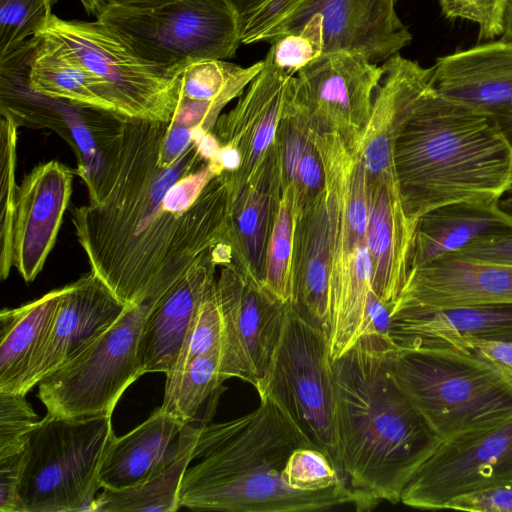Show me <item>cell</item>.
<instances>
[{
    "label": "cell",
    "mask_w": 512,
    "mask_h": 512,
    "mask_svg": "<svg viewBox=\"0 0 512 512\" xmlns=\"http://www.w3.org/2000/svg\"><path fill=\"white\" fill-rule=\"evenodd\" d=\"M270 44L266 58L276 68L296 75L324 53L321 17H312L300 30L278 36Z\"/></svg>",
    "instance_id": "38"
},
{
    "label": "cell",
    "mask_w": 512,
    "mask_h": 512,
    "mask_svg": "<svg viewBox=\"0 0 512 512\" xmlns=\"http://www.w3.org/2000/svg\"><path fill=\"white\" fill-rule=\"evenodd\" d=\"M73 171L51 160L35 166L17 187L12 265L26 282L42 270L72 193Z\"/></svg>",
    "instance_id": "17"
},
{
    "label": "cell",
    "mask_w": 512,
    "mask_h": 512,
    "mask_svg": "<svg viewBox=\"0 0 512 512\" xmlns=\"http://www.w3.org/2000/svg\"><path fill=\"white\" fill-rule=\"evenodd\" d=\"M439 94L495 121L512 99V40L504 38L440 57L431 67Z\"/></svg>",
    "instance_id": "20"
},
{
    "label": "cell",
    "mask_w": 512,
    "mask_h": 512,
    "mask_svg": "<svg viewBox=\"0 0 512 512\" xmlns=\"http://www.w3.org/2000/svg\"><path fill=\"white\" fill-rule=\"evenodd\" d=\"M37 421L25 394L0 392V457L23 452L28 433Z\"/></svg>",
    "instance_id": "40"
},
{
    "label": "cell",
    "mask_w": 512,
    "mask_h": 512,
    "mask_svg": "<svg viewBox=\"0 0 512 512\" xmlns=\"http://www.w3.org/2000/svg\"><path fill=\"white\" fill-rule=\"evenodd\" d=\"M504 36V38L512 40V0H510L507 11Z\"/></svg>",
    "instance_id": "49"
},
{
    "label": "cell",
    "mask_w": 512,
    "mask_h": 512,
    "mask_svg": "<svg viewBox=\"0 0 512 512\" xmlns=\"http://www.w3.org/2000/svg\"><path fill=\"white\" fill-rule=\"evenodd\" d=\"M169 123L124 118L80 175L89 202L72 210L77 240L91 271L126 305L164 295L198 260L229 244L221 170L196 138L163 162Z\"/></svg>",
    "instance_id": "1"
},
{
    "label": "cell",
    "mask_w": 512,
    "mask_h": 512,
    "mask_svg": "<svg viewBox=\"0 0 512 512\" xmlns=\"http://www.w3.org/2000/svg\"><path fill=\"white\" fill-rule=\"evenodd\" d=\"M300 211L292 190L282 187L267 244L263 286L284 303L294 299L295 231Z\"/></svg>",
    "instance_id": "34"
},
{
    "label": "cell",
    "mask_w": 512,
    "mask_h": 512,
    "mask_svg": "<svg viewBox=\"0 0 512 512\" xmlns=\"http://www.w3.org/2000/svg\"><path fill=\"white\" fill-rule=\"evenodd\" d=\"M389 353L357 341L332 362L341 471L356 493L397 504L441 441L393 379Z\"/></svg>",
    "instance_id": "4"
},
{
    "label": "cell",
    "mask_w": 512,
    "mask_h": 512,
    "mask_svg": "<svg viewBox=\"0 0 512 512\" xmlns=\"http://www.w3.org/2000/svg\"><path fill=\"white\" fill-rule=\"evenodd\" d=\"M507 234H512V219L496 203L438 207L416 223L410 270L454 253L476 239Z\"/></svg>",
    "instance_id": "28"
},
{
    "label": "cell",
    "mask_w": 512,
    "mask_h": 512,
    "mask_svg": "<svg viewBox=\"0 0 512 512\" xmlns=\"http://www.w3.org/2000/svg\"><path fill=\"white\" fill-rule=\"evenodd\" d=\"M42 33L61 42L101 81L115 114L129 119L172 120L186 65L171 68L146 59L125 36L100 19L65 20L53 14Z\"/></svg>",
    "instance_id": "8"
},
{
    "label": "cell",
    "mask_w": 512,
    "mask_h": 512,
    "mask_svg": "<svg viewBox=\"0 0 512 512\" xmlns=\"http://www.w3.org/2000/svg\"><path fill=\"white\" fill-rule=\"evenodd\" d=\"M64 288L0 313V392L27 394L31 371L45 346Z\"/></svg>",
    "instance_id": "29"
},
{
    "label": "cell",
    "mask_w": 512,
    "mask_h": 512,
    "mask_svg": "<svg viewBox=\"0 0 512 512\" xmlns=\"http://www.w3.org/2000/svg\"><path fill=\"white\" fill-rule=\"evenodd\" d=\"M301 447H315L271 398L241 417L201 427L192 461L183 476L179 507L227 512H312L351 505L357 511L377 504L348 483L303 492L290 488L283 470Z\"/></svg>",
    "instance_id": "2"
},
{
    "label": "cell",
    "mask_w": 512,
    "mask_h": 512,
    "mask_svg": "<svg viewBox=\"0 0 512 512\" xmlns=\"http://www.w3.org/2000/svg\"><path fill=\"white\" fill-rule=\"evenodd\" d=\"M383 75V66L361 53L322 54L293 76L292 105L310 124L338 134L350 149L360 151Z\"/></svg>",
    "instance_id": "14"
},
{
    "label": "cell",
    "mask_w": 512,
    "mask_h": 512,
    "mask_svg": "<svg viewBox=\"0 0 512 512\" xmlns=\"http://www.w3.org/2000/svg\"><path fill=\"white\" fill-rule=\"evenodd\" d=\"M63 288L47 342L31 371L29 389L83 352L128 306L92 271Z\"/></svg>",
    "instance_id": "19"
},
{
    "label": "cell",
    "mask_w": 512,
    "mask_h": 512,
    "mask_svg": "<svg viewBox=\"0 0 512 512\" xmlns=\"http://www.w3.org/2000/svg\"><path fill=\"white\" fill-rule=\"evenodd\" d=\"M216 294L223 327L220 376L255 387L278 344L290 302L276 299L233 263L221 265Z\"/></svg>",
    "instance_id": "15"
},
{
    "label": "cell",
    "mask_w": 512,
    "mask_h": 512,
    "mask_svg": "<svg viewBox=\"0 0 512 512\" xmlns=\"http://www.w3.org/2000/svg\"><path fill=\"white\" fill-rule=\"evenodd\" d=\"M397 348L450 347L465 339L512 342V304H487L392 315Z\"/></svg>",
    "instance_id": "24"
},
{
    "label": "cell",
    "mask_w": 512,
    "mask_h": 512,
    "mask_svg": "<svg viewBox=\"0 0 512 512\" xmlns=\"http://www.w3.org/2000/svg\"><path fill=\"white\" fill-rule=\"evenodd\" d=\"M367 191L372 290L395 303L410 272L416 224L404 212L396 179L367 177Z\"/></svg>",
    "instance_id": "21"
},
{
    "label": "cell",
    "mask_w": 512,
    "mask_h": 512,
    "mask_svg": "<svg viewBox=\"0 0 512 512\" xmlns=\"http://www.w3.org/2000/svg\"><path fill=\"white\" fill-rule=\"evenodd\" d=\"M448 19H466L479 27V40H491L505 32L510 0H438Z\"/></svg>",
    "instance_id": "41"
},
{
    "label": "cell",
    "mask_w": 512,
    "mask_h": 512,
    "mask_svg": "<svg viewBox=\"0 0 512 512\" xmlns=\"http://www.w3.org/2000/svg\"><path fill=\"white\" fill-rule=\"evenodd\" d=\"M18 125L1 115L0 123V276L5 280L12 265L13 222L17 194L16 145Z\"/></svg>",
    "instance_id": "35"
},
{
    "label": "cell",
    "mask_w": 512,
    "mask_h": 512,
    "mask_svg": "<svg viewBox=\"0 0 512 512\" xmlns=\"http://www.w3.org/2000/svg\"><path fill=\"white\" fill-rule=\"evenodd\" d=\"M212 252L198 260L150 311L139 343L142 373L169 372L209 286L216 280Z\"/></svg>",
    "instance_id": "23"
},
{
    "label": "cell",
    "mask_w": 512,
    "mask_h": 512,
    "mask_svg": "<svg viewBox=\"0 0 512 512\" xmlns=\"http://www.w3.org/2000/svg\"><path fill=\"white\" fill-rule=\"evenodd\" d=\"M487 304H512V265L443 256L410 270L393 313Z\"/></svg>",
    "instance_id": "18"
},
{
    "label": "cell",
    "mask_w": 512,
    "mask_h": 512,
    "mask_svg": "<svg viewBox=\"0 0 512 512\" xmlns=\"http://www.w3.org/2000/svg\"><path fill=\"white\" fill-rule=\"evenodd\" d=\"M292 77L265 57L262 70L235 106L217 119L212 132L220 145L235 147L242 158L236 172L222 173L229 195L252 181L273 152L279 124L287 112Z\"/></svg>",
    "instance_id": "16"
},
{
    "label": "cell",
    "mask_w": 512,
    "mask_h": 512,
    "mask_svg": "<svg viewBox=\"0 0 512 512\" xmlns=\"http://www.w3.org/2000/svg\"><path fill=\"white\" fill-rule=\"evenodd\" d=\"M111 416L69 418L47 412L34 424L25 444L21 512L90 511L114 435Z\"/></svg>",
    "instance_id": "7"
},
{
    "label": "cell",
    "mask_w": 512,
    "mask_h": 512,
    "mask_svg": "<svg viewBox=\"0 0 512 512\" xmlns=\"http://www.w3.org/2000/svg\"><path fill=\"white\" fill-rule=\"evenodd\" d=\"M394 303L382 301L373 290L370 292L357 341L365 347L384 353L397 349L392 335Z\"/></svg>",
    "instance_id": "42"
},
{
    "label": "cell",
    "mask_w": 512,
    "mask_h": 512,
    "mask_svg": "<svg viewBox=\"0 0 512 512\" xmlns=\"http://www.w3.org/2000/svg\"><path fill=\"white\" fill-rule=\"evenodd\" d=\"M85 12L98 19L107 7L112 4V0H78Z\"/></svg>",
    "instance_id": "47"
},
{
    "label": "cell",
    "mask_w": 512,
    "mask_h": 512,
    "mask_svg": "<svg viewBox=\"0 0 512 512\" xmlns=\"http://www.w3.org/2000/svg\"><path fill=\"white\" fill-rule=\"evenodd\" d=\"M220 376V349L197 357L180 371L166 374L161 409L184 424L210 421L225 390Z\"/></svg>",
    "instance_id": "33"
},
{
    "label": "cell",
    "mask_w": 512,
    "mask_h": 512,
    "mask_svg": "<svg viewBox=\"0 0 512 512\" xmlns=\"http://www.w3.org/2000/svg\"><path fill=\"white\" fill-rule=\"evenodd\" d=\"M445 256L512 265V234L476 239L460 250Z\"/></svg>",
    "instance_id": "44"
},
{
    "label": "cell",
    "mask_w": 512,
    "mask_h": 512,
    "mask_svg": "<svg viewBox=\"0 0 512 512\" xmlns=\"http://www.w3.org/2000/svg\"><path fill=\"white\" fill-rule=\"evenodd\" d=\"M391 375L430 429L444 440L512 417V377L467 348L401 347Z\"/></svg>",
    "instance_id": "6"
},
{
    "label": "cell",
    "mask_w": 512,
    "mask_h": 512,
    "mask_svg": "<svg viewBox=\"0 0 512 512\" xmlns=\"http://www.w3.org/2000/svg\"><path fill=\"white\" fill-rule=\"evenodd\" d=\"M210 421L184 425L179 434V449L173 461L149 480L124 490L103 489L90 512H173L180 509L178 492L201 427Z\"/></svg>",
    "instance_id": "31"
},
{
    "label": "cell",
    "mask_w": 512,
    "mask_h": 512,
    "mask_svg": "<svg viewBox=\"0 0 512 512\" xmlns=\"http://www.w3.org/2000/svg\"><path fill=\"white\" fill-rule=\"evenodd\" d=\"M281 190L275 146L254 179L229 195L228 243L233 264L262 285L267 244Z\"/></svg>",
    "instance_id": "25"
},
{
    "label": "cell",
    "mask_w": 512,
    "mask_h": 512,
    "mask_svg": "<svg viewBox=\"0 0 512 512\" xmlns=\"http://www.w3.org/2000/svg\"><path fill=\"white\" fill-rule=\"evenodd\" d=\"M283 480L292 489L314 492L347 483L329 458L316 447H301L289 457Z\"/></svg>",
    "instance_id": "39"
},
{
    "label": "cell",
    "mask_w": 512,
    "mask_h": 512,
    "mask_svg": "<svg viewBox=\"0 0 512 512\" xmlns=\"http://www.w3.org/2000/svg\"><path fill=\"white\" fill-rule=\"evenodd\" d=\"M393 164L414 224L444 205L494 204L512 184V145L495 119L439 94L431 79L396 138Z\"/></svg>",
    "instance_id": "3"
},
{
    "label": "cell",
    "mask_w": 512,
    "mask_h": 512,
    "mask_svg": "<svg viewBox=\"0 0 512 512\" xmlns=\"http://www.w3.org/2000/svg\"><path fill=\"white\" fill-rule=\"evenodd\" d=\"M216 280L207 289L190 324L179 356L167 373L178 372L197 357L216 349L221 350L223 327Z\"/></svg>",
    "instance_id": "37"
},
{
    "label": "cell",
    "mask_w": 512,
    "mask_h": 512,
    "mask_svg": "<svg viewBox=\"0 0 512 512\" xmlns=\"http://www.w3.org/2000/svg\"><path fill=\"white\" fill-rule=\"evenodd\" d=\"M396 0H259L241 15L243 44L271 43L300 30L314 16L322 19L324 53L347 50L373 63L386 61L410 44Z\"/></svg>",
    "instance_id": "10"
},
{
    "label": "cell",
    "mask_w": 512,
    "mask_h": 512,
    "mask_svg": "<svg viewBox=\"0 0 512 512\" xmlns=\"http://www.w3.org/2000/svg\"><path fill=\"white\" fill-rule=\"evenodd\" d=\"M445 509L472 512H512V478L447 504Z\"/></svg>",
    "instance_id": "43"
},
{
    "label": "cell",
    "mask_w": 512,
    "mask_h": 512,
    "mask_svg": "<svg viewBox=\"0 0 512 512\" xmlns=\"http://www.w3.org/2000/svg\"><path fill=\"white\" fill-rule=\"evenodd\" d=\"M396 1H398V0H396Z\"/></svg>",
    "instance_id": "50"
},
{
    "label": "cell",
    "mask_w": 512,
    "mask_h": 512,
    "mask_svg": "<svg viewBox=\"0 0 512 512\" xmlns=\"http://www.w3.org/2000/svg\"><path fill=\"white\" fill-rule=\"evenodd\" d=\"M34 37L27 66L30 88L44 96L114 113L101 81L58 40Z\"/></svg>",
    "instance_id": "30"
},
{
    "label": "cell",
    "mask_w": 512,
    "mask_h": 512,
    "mask_svg": "<svg viewBox=\"0 0 512 512\" xmlns=\"http://www.w3.org/2000/svg\"><path fill=\"white\" fill-rule=\"evenodd\" d=\"M324 170L329 217L330 356L334 361L358 340L372 265L367 242L366 167L359 151L336 133L308 124Z\"/></svg>",
    "instance_id": "5"
},
{
    "label": "cell",
    "mask_w": 512,
    "mask_h": 512,
    "mask_svg": "<svg viewBox=\"0 0 512 512\" xmlns=\"http://www.w3.org/2000/svg\"><path fill=\"white\" fill-rule=\"evenodd\" d=\"M98 19L143 57L171 68L232 58L241 44V15L227 0H167L145 8L112 3Z\"/></svg>",
    "instance_id": "11"
},
{
    "label": "cell",
    "mask_w": 512,
    "mask_h": 512,
    "mask_svg": "<svg viewBox=\"0 0 512 512\" xmlns=\"http://www.w3.org/2000/svg\"><path fill=\"white\" fill-rule=\"evenodd\" d=\"M162 296H148L124 313L83 352L42 378L37 397L47 412L69 417L112 415L125 390L143 375L139 343Z\"/></svg>",
    "instance_id": "12"
},
{
    "label": "cell",
    "mask_w": 512,
    "mask_h": 512,
    "mask_svg": "<svg viewBox=\"0 0 512 512\" xmlns=\"http://www.w3.org/2000/svg\"><path fill=\"white\" fill-rule=\"evenodd\" d=\"M329 217L323 191L298 215L294 247L293 305L309 321L330 331Z\"/></svg>",
    "instance_id": "27"
},
{
    "label": "cell",
    "mask_w": 512,
    "mask_h": 512,
    "mask_svg": "<svg viewBox=\"0 0 512 512\" xmlns=\"http://www.w3.org/2000/svg\"><path fill=\"white\" fill-rule=\"evenodd\" d=\"M497 207L512 219V184L496 201Z\"/></svg>",
    "instance_id": "48"
},
{
    "label": "cell",
    "mask_w": 512,
    "mask_h": 512,
    "mask_svg": "<svg viewBox=\"0 0 512 512\" xmlns=\"http://www.w3.org/2000/svg\"><path fill=\"white\" fill-rule=\"evenodd\" d=\"M57 0H0V58L42 33Z\"/></svg>",
    "instance_id": "36"
},
{
    "label": "cell",
    "mask_w": 512,
    "mask_h": 512,
    "mask_svg": "<svg viewBox=\"0 0 512 512\" xmlns=\"http://www.w3.org/2000/svg\"><path fill=\"white\" fill-rule=\"evenodd\" d=\"M332 362L328 333L290 302L268 368L254 388L259 398L274 400L343 475L334 425Z\"/></svg>",
    "instance_id": "9"
},
{
    "label": "cell",
    "mask_w": 512,
    "mask_h": 512,
    "mask_svg": "<svg viewBox=\"0 0 512 512\" xmlns=\"http://www.w3.org/2000/svg\"><path fill=\"white\" fill-rule=\"evenodd\" d=\"M276 148L282 187H289L302 210L324 189V170L305 119L295 110L291 92L281 120Z\"/></svg>",
    "instance_id": "32"
},
{
    "label": "cell",
    "mask_w": 512,
    "mask_h": 512,
    "mask_svg": "<svg viewBox=\"0 0 512 512\" xmlns=\"http://www.w3.org/2000/svg\"><path fill=\"white\" fill-rule=\"evenodd\" d=\"M219 160L222 166V173L231 174L236 172L242 163L240 152L233 146H221Z\"/></svg>",
    "instance_id": "46"
},
{
    "label": "cell",
    "mask_w": 512,
    "mask_h": 512,
    "mask_svg": "<svg viewBox=\"0 0 512 512\" xmlns=\"http://www.w3.org/2000/svg\"><path fill=\"white\" fill-rule=\"evenodd\" d=\"M512 478V417L441 440L404 487L400 502L445 509L451 501Z\"/></svg>",
    "instance_id": "13"
},
{
    "label": "cell",
    "mask_w": 512,
    "mask_h": 512,
    "mask_svg": "<svg viewBox=\"0 0 512 512\" xmlns=\"http://www.w3.org/2000/svg\"><path fill=\"white\" fill-rule=\"evenodd\" d=\"M165 1H167V0H112V3L121 5V6H126V7L145 8V7H152V6L158 5ZM227 1L232 3L237 8L240 15H242L249 8H251L253 5H255L259 0H227Z\"/></svg>",
    "instance_id": "45"
},
{
    "label": "cell",
    "mask_w": 512,
    "mask_h": 512,
    "mask_svg": "<svg viewBox=\"0 0 512 512\" xmlns=\"http://www.w3.org/2000/svg\"><path fill=\"white\" fill-rule=\"evenodd\" d=\"M372 112L360 148L367 177L395 178L393 148L417 98L431 79V68L398 54L383 63Z\"/></svg>",
    "instance_id": "22"
},
{
    "label": "cell",
    "mask_w": 512,
    "mask_h": 512,
    "mask_svg": "<svg viewBox=\"0 0 512 512\" xmlns=\"http://www.w3.org/2000/svg\"><path fill=\"white\" fill-rule=\"evenodd\" d=\"M184 425L159 407L127 434H114L99 470L101 488L129 489L165 469L177 455Z\"/></svg>",
    "instance_id": "26"
}]
</instances>
